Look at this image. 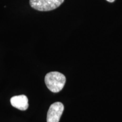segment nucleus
Segmentation results:
<instances>
[{
  "mask_svg": "<svg viewBox=\"0 0 122 122\" xmlns=\"http://www.w3.org/2000/svg\"><path fill=\"white\" fill-rule=\"evenodd\" d=\"M63 110V103L57 102L51 104L47 114V122H59Z\"/></svg>",
  "mask_w": 122,
  "mask_h": 122,
  "instance_id": "7ed1b4c3",
  "label": "nucleus"
},
{
  "mask_svg": "<svg viewBox=\"0 0 122 122\" xmlns=\"http://www.w3.org/2000/svg\"><path fill=\"white\" fill-rule=\"evenodd\" d=\"M64 2V0H30V6L39 11L54 10Z\"/></svg>",
  "mask_w": 122,
  "mask_h": 122,
  "instance_id": "f03ea898",
  "label": "nucleus"
},
{
  "mask_svg": "<svg viewBox=\"0 0 122 122\" xmlns=\"http://www.w3.org/2000/svg\"><path fill=\"white\" fill-rule=\"evenodd\" d=\"M12 106L20 110H26L28 107V100L25 95L15 96L10 99Z\"/></svg>",
  "mask_w": 122,
  "mask_h": 122,
  "instance_id": "20e7f679",
  "label": "nucleus"
},
{
  "mask_svg": "<svg viewBox=\"0 0 122 122\" xmlns=\"http://www.w3.org/2000/svg\"><path fill=\"white\" fill-rule=\"evenodd\" d=\"M66 81L65 76L57 71L49 72L45 77V83L47 88L54 93L59 92L63 89Z\"/></svg>",
  "mask_w": 122,
  "mask_h": 122,
  "instance_id": "f257e3e1",
  "label": "nucleus"
},
{
  "mask_svg": "<svg viewBox=\"0 0 122 122\" xmlns=\"http://www.w3.org/2000/svg\"><path fill=\"white\" fill-rule=\"evenodd\" d=\"M107 1H108V2H113L115 1V0H106Z\"/></svg>",
  "mask_w": 122,
  "mask_h": 122,
  "instance_id": "39448f33",
  "label": "nucleus"
}]
</instances>
